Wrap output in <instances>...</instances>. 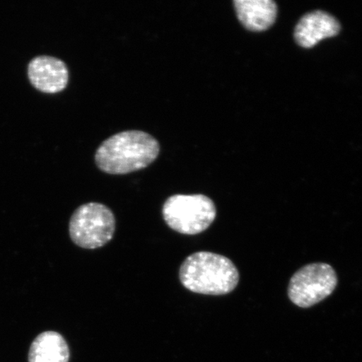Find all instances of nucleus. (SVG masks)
<instances>
[{
	"mask_svg": "<svg viewBox=\"0 0 362 362\" xmlns=\"http://www.w3.org/2000/svg\"><path fill=\"white\" fill-rule=\"evenodd\" d=\"M160 153L157 140L143 131H125L112 136L98 148L95 161L111 175H125L146 168Z\"/></svg>",
	"mask_w": 362,
	"mask_h": 362,
	"instance_id": "f257e3e1",
	"label": "nucleus"
},
{
	"mask_svg": "<svg viewBox=\"0 0 362 362\" xmlns=\"http://www.w3.org/2000/svg\"><path fill=\"white\" fill-rule=\"evenodd\" d=\"M180 280L188 291L206 296H224L239 282L236 266L228 257L209 252L193 253L180 269Z\"/></svg>",
	"mask_w": 362,
	"mask_h": 362,
	"instance_id": "f03ea898",
	"label": "nucleus"
},
{
	"mask_svg": "<svg viewBox=\"0 0 362 362\" xmlns=\"http://www.w3.org/2000/svg\"><path fill=\"white\" fill-rule=\"evenodd\" d=\"M162 214L166 224L175 232L196 235L214 223L216 209L211 199L204 194H175L167 199Z\"/></svg>",
	"mask_w": 362,
	"mask_h": 362,
	"instance_id": "7ed1b4c3",
	"label": "nucleus"
},
{
	"mask_svg": "<svg viewBox=\"0 0 362 362\" xmlns=\"http://www.w3.org/2000/svg\"><path fill=\"white\" fill-rule=\"evenodd\" d=\"M115 232V215L101 203L84 204L74 211L70 220L72 242L83 248L95 249L106 245Z\"/></svg>",
	"mask_w": 362,
	"mask_h": 362,
	"instance_id": "20e7f679",
	"label": "nucleus"
},
{
	"mask_svg": "<svg viewBox=\"0 0 362 362\" xmlns=\"http://www.w3.org/2000/svg\"><path fill=\"white\" fill-rule=\"evenodd\" d=\"M337 281L332 266L322 262L308 264L291 278L288 288L289 300L298 307L313 306L334 292Z\"/></svg>",
	"mask_w": 362,
	"mask_h": 362,
	"instance_id": "39448f33",
	"label": "nucleus"
},
{
	"mask_svg": "<svg viewBox=\"0 0 362 362\" xmlns=\"http://www.w3.org/2000/svg\"><path fill=\"white\" fill-rule=\"evenodd\" d=\"M28 76L34 88L49 94L64 90L69 78L65 63L60 59L47 56L35 57L30 62Z\"/></svg>",
	"mask_w": 362,
	"mask_h": 362,
	"instance_id": "423d86ee",
	"label": "nucleus"
},
{
	"mask_svg": "<svg viewBox=\"0 0 362 362\" xmlns=\"http://www.w3.org/2000/svg\"><path fill=\"white\" fill-rule=\"evenodd\" d=\"M341 26L329 13L315 11L302 18L296 28L294 37L302 47L311 48L320 40L333 37L339 33Z\"/></svg>",
	"mask_w": 362,
	"mask_h": 362,
	"instance_id": "0eeeda50",
	"label": "nucleus"
},
{
	"mask_svg": "<svg viewBox=\"0 0 362 362\" xmlns=\"http://www.w3.org/2000/svg\"><path fill=\"white\" fill-rule=\"evenodd\" d=\"M234 6L240 22L252 31L269 29L277 16V6L272 0H236Z\"/></svg>",
	"mask_w": 362,
	"mask_h": 362,
	"instance_id": "6e6552de",
	"label": "nucleus"
},
{
	"mask_svg": "<svg viewBox=\"0 0 362 362\" xmlns=\"http://www.w3.org/2000/svg\"><path fill=\"white\" fill-rule=\"evenodd\" d=\"M69 346L56 332L40 334L30 347L29 362H69Z\"/></svg>",
	"mask_w": 362,
	"mask_h": 362,
	"instance_id": "1a4fd4ad",
	"label": "nucleus"
}]
</instances>
